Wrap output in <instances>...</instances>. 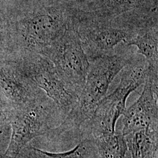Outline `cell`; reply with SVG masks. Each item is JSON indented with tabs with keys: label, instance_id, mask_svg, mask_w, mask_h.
<instances>
[{
	"label": "cell",
	"instance_id": "6da1fadb",
	"mask_svg": "<svg viewBox=\"0 0 158 158\" xmlns=\"http://www.w3.org/2000/svg\"><path fill=\"white\" fill-rule=\"evenodd\" d=\"M157 20V12H130L107 17L93 11H83L73 6L72 8L71 23L89 60L115 53L119 44H125Z\"/></svg>",
	"mask_w": 158,
	"mask_h": 158
},
{
	"label": "cell",
	"instance_id": "7a4b0ae2",
	"mask_svg": "<svg viewBox=\"0 0 158 158\" xmlns=\"http://www.w3.org/2000/svg\"><path fill=\"white\" fill-rule=\"evenodd\" d=\"M134 54L129 51L115 52L90 60L89 71L78 102L57 127L59 134L80 130L91 118L97 104L106 96L113 80Z\"/></svg>",
	"mask_w": 158,
	"mask_h": 158
},
{
	"label": "cell",
	"instance_id": "3957f363",
	"mask_svg": "<svg viewBox=\"0 0 158 158\" xmlns=\"http://www.w3.org/2000/svg\"><path fill=\"white\" fill-rule=\"evenodd\" d=\"M52 44L51 54L57 73L80 96L85 85L90 60L72 23Z\"/></svg>",
	"mask_w": 158,
	"mask_h": 158
},
{
	"label": "cell",
	"instance_id": "277c9868",
	"mask_svg": "<svg viewBox=\"0 0 158 158\" xmlns=\"http://www.w3.org/2000/svg\"><path fill=\"white\" fill-rule=\"evenodd\" d=\"M58 108L41 104H31L12 123L11 140L5 155L17 158L23 148L35 138L43 135L51 130L49 119Z\"/></svg>",
	"mask_w": 158,
	"mask_h": 158
},
{
	"label": "cell",
	"instance_id": "5b68a950",
	"mask_svg": "<svg viewBox=\"0 0 158 158\" xmlns=\"http://www.w3.org/2000/svg\"><path fill=\"white\" fill-rule=\"evenodd\" d=\"M158 72L149 70L139 97L122 115L121 134L158 128Z\"/></svg>",
	"mask_w": 158,
	"mask_h": 158
},
{
	"label": "cell",
	"instance_id": "8992f818",
	"mask_svg": "<svg viewBox=\"0 0 158 158\" xmlns=\"http://www.w3.org/2000/svg\"><path fill=\"white\" fill-rule=\"evenodd\" d=\"M133 91L129 87L119 83L111 93L98 102L91 118L83 125L85 127L80 132L81 139H92L115 132L117 123L126 109L127 98Z\"/></svg>",
	"mask_w": 158,
	"mask_h": 158
},
{
	"label": "cell",
	"instance_id": "52a82bcc",
	"mask_svg": "<svg viewBox=\"0 0 158 158\" xmlns=\"http://www.w3.org/2000/svg\"><path fill=\"white\" fill-rule=\"evenodd\" d=\"M34 69L35 80L54 101L63 120L74 107L79 96L66 85L51 66L40 61Z\"/></svg>",
	"mask_w": 158,
	"mask_h": 158
},
{
	"label": "cell",
	"instance_id": "ba28073f",
	"mask_svg": "<svg viewBox=\"0 0 158 158\" xmlns=\"http://www.w3.org/2000/svg\"><path fill=\"white\" fill-rule=\"evenodd\" d=\"M124 44L127 47L135 46L138 49L136 53L145 58L149 69L158 71V21L142 28Z\"/></svg>",
	"mask_w": 158,
	"mask_h": 158
},
{
	"label": "cell",
	"instance_id": "9c48e42d",
	"mask_svg": "<svg viewBox=\"0 0 158 158\" xmlns=\"http://www.w3.org/2000/svg\"><path fill=\"white\" fill-rule=\"evenodd\" d=\"M131 158H158V128H148L125 135Z\"/></svg>",
	"mask_w": 158,
	"mask_h": 158
},
{
	"label": "cell",
	"instance_id": "30bf717a",
	"mask_svg": "<svg viewBox=\"0 0 158 158\" xmlns=\"http://www.w3.org/2000/svg\"><path fill=\"white\" fill-rule=\"evenodd\" d=\"M158 0H104L94 11L102 16L117 17L130 12L156 11Z\"/></svg>",
	"mask_w": 158,
	"mask_h": 158
},
{
	"label": "cell",
	"instance_id": "8fae6325",
	"mask_svg": "<svg viewBox=\"0 0 158 158\" xmlns=\"http://www.w3.org/2000/svg\"><path fill=\"white\" fill-rule=\"evenodd\" d=\"M102 158H131L125 136L116 132L92 139Z\"/></svg>",
	"mask_w": 158,
	"mask_h": 158
},
{
	"label": "cell",
	"instance_id": "7c38bea8",
	"mask_svg": "<svg viewBox=\"0 0 158 158\" xmlns=\"http://www.w3.org/2000/svg\"><path fill=\"white\" fill-rule=\"evenodd\" d=\"M96 147L90 139H81L78 145L70 151L53 153L41 150L35 147L29 148L28 158H90Z\"/></svg>",
	"mask_w": 158,
	"mask_h": 158
},
{
	"label": "cell",
	"instance_id": "4fadbf2b",
	"mask_svg": "<svg viewBox=\"0 0 158 158\" xmlns=\"http://www.w3.org/2000/svg\"><path fill=\"white\" fill-rule=\"evenodd\" d=\"M90 158H102L101 155H100V153L98 152L97 148H96V150L94 151V152L93 153V155H91Z\"/></svg>",
	"mask_w": 158,
	"mask_h": 158
},
{
	"label": "cell",
	"instance_id": "5bb4252c",
	"mask_svg": "<svg viewBox=\"0 0 158 158\" xmlns=\"http://www.w3.org/2000/svg\"><path fill=\"white\" fill-rule=\"evenodd\" d=\"M53 1H55L57 2V4H68L69 3L70 0H53Z\"/></svg>",
	"mask_w": 158,
	"mask_h": 158
},
{
	"label": "cell",
	"instance_id": "9a60e30c",
	"mask_svg": "<svg viewBox=\"0 0 158 158\" xmlns=\"http://www.w3.org/2000/svg\"><path fill=\"white\" fill-rule=\"evenodd\" d=\"M7 157V158H10V157H8V156H6Z\"/></svg>",
	"mask_w": 158,
	"mask_h": 158
}]
</instances>
